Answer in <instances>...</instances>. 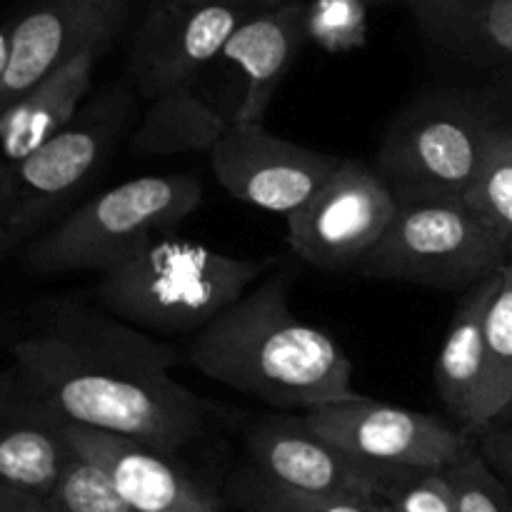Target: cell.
I'll return each instance as SVG.
<instances>
[{"mask_svg":"<svg viewBox=\"0 0 512 512\" xmlns=\"http://www.w3.org/2000/svg\"><path fill=\"white\" fill-rule=\"evenodd\" d=\"M270 260L238 258L163 238L100 278L95 295L113 318L153 335H195L238 303Z\"/></svg>","mask_w":512,"mask_h":512,"instance_id":"obj_3","label":"cell"},{"mask_svg":"<svg viewBox=\"0 0 512 512\" xmlns=\"http://www.w3.org/2000/svg\"><path fill=\"white\" fill-rule=\"evenodd\" d=\"M130 95L108 90L28 158L0 163V263L48 233L110 160L130 113Z\"/></svg>","mask_w":512,"mask_h":512,"instance_id":"obj_6","label":"cell"},{"mask_svg":"<svg viewBox=\"0 0 512 512\" xmlns=\"http://www.w3.org/2000/svg\"><path fill=\"white\" fill-rule=\"evenodd\" d=\"M255 10L260 8L233 0H153L130 48L128 65L138 93L155 100L190 88Z\"/></svg>","mask_w":512,"mask_h":512,"instance_id":"obj_10","label":"cell"},{"mask_svg":"<svg viewBox=\"0 0 512 512\" xmlns=\"http://www.w3.org/2000/svg\"><path fill=\"white\" fill-rule=\"evenodd\" d=\"M0 512H53L43 498L0 488Z\"/></svg>","mask_w":512,"mask_h":512,"instance_id":"obj_30","label":"cell"},{"mask_svg":"<svg viewBox=\"0 0 512 512\" xmlns=\"http://www.w3.org/2000/svg\"><path fill=\"white\" fill-rule=\"evenodd\" d=\"M228 125L230 120H225L190 85L150 100L143 123L135 133V148L150 155H210Z\"/></svg>","mask_w":512,"mask_h":512,"instance_id":"obj_19","label":"cell"},{"mask_svg":"<svg viewBox=\"0 0 512 512\" xmlns=\"http://www.w3.org/2000/svg\"><path fill=\"white\" fill-rule=\"evenodd\" d=\"M498 108V100L475 90H433L405 105L375 160L395 200L463 198L490 135L505 123Z\"/></svg>","mask_w":512,"mask_h":512,"instance_id":"obj_5","label":"cell"},{"mask_svg":"<svg viewBox=\"0 0 512 512\" xmlns=\"http://www.w3.org/2000/svg\"><path fill=\"white\" fill-rule=\"evenodd\" d=\"M480 45L512 60V0H488L480 23Z\"/></svg>","mask_w":512,"mask_h":512,"instance_id":"obj_28","label":"cell"},{"mask_svg":"<svg viewBox=\"0 0 512 512\" xmlns=\"http://www.w3.org/2000/svg\"><path fill=\"white\" fill-rule=\"evenodd\" d=\"M128 10L130 0H35L10 23L3 108L70 60L103 55L123 30Z\"/></svg>","mask_w":512,"mask_h":512,"instance_id":"obj_13","label":"cell"},{"mask_svg":"<svg viewBox=\"0 0 512 512\" xmlns=\"http://www.w3.org/2000/svg\"><path fill=\"white\" fill-rule=\"evenodd\" d=\"M233 495L235 503L240 505V512H385L383 505L363 503V500L308 495L280 488V485L260 478L250 468L235 475Z\"/></svg>","mask_w":512,"mask_h":512,"instance_id":"obj_23","label":"cell"},{"mask_svg":"<svg viewBox=\"0 0 512 512\" xmlns=\"http://www.w3.org/2000/svg\"><path fill=\"white\" fill-rule=\"evenodd\" d=\"M505 255H508V263L512 265V238L505 243Z\"/></svg>","mask_w":512,"mask_h":512,"instance_id":"obj_35","label":"cell"},{"mask_svg":"<svg viewBox=\"0 0 512 512\" xmlns=\"http://www.w3.org/2000/svg\"><path fill=\"white\" fill-rule=\"evenodd\" d=\"M480 455L493 468V473L508 485L512 493V425L510 428H488L475 438Z\"/></svg>","mask_w":512,"mask_h":512,"instance_id":"obj_29","label":"cell"},{"mask_svg":"<svg viewBox=\"0 0 512 512\" xmlns=\"http://www.w3.org/2000/svg\"><path fill=\"white\" fill-rule=\"evenodd\" d=\"M445 473L458 495L460 512H512V493L485 463L475 438Z\"/></svg>","mask_w":512,"mask_h":512,"instance_id":"obj_25","label":"cell"},{"mask_svg":"<svg viewBox=\"0 0 512 512\" xmlns=\"http://www.w3.org/2000/svg\"><path fill=\"white\" fill-rule=\"evenodd\" d=\"M250 470L260 478L308 495H330L383 505L403 470L368 463L335 448L308 428L303 415H263L245 433Z\"/></svg>","mask_w":512,"mask_h":512,"instance_id":"obj_11","label":"cell"},{"mask_svg":"<svg viewBox=\"0 0 512 512\" xmlns=\"http://www.w3.org/2000/svg\"><path fill=\"white\" fill-rule=\"evenodd\" d=\"M512 405V265L500 268V285L485 315V378L478 403V430L493 428Z\"/></svg>","mask_w":512,"mask_h":512,"instance_id":"obj_20","label":"cell"},{"mask_svg":"<svg viewBox=\"0 0 512 512\" xmlns=\"http://www.w3.org/2000/svg\"><path fill=\"white\" fill-rule=\"evenodd\" d=\"M420 30L438 48L463 58H480V23L488 0H403Z\"/></svg>","mask_w":512,"mask_h":512,"instance_id":"obj_22","label":"cell"},{"mask_svg":"<svg viewBox=\"0 0 512 512\" xmlns=\"http://www.w3.org/2000/svg\"><path fill=\"white\" fill-rule=\"evenodd\" d=\"M178 350L113 315L63 308L13 345L25 383L70 425L178 455L208 423L203 400L170 375Z\"/></svg>","mask_w":512,"mask_h":512,"instance_id":"obj_1","label":"cell"},{"mask_svg":"<svg viewBox=\"0 0 512 512\" xmlns=\"http://www.w3.org/2000/svg\"><path fill=\"white\" fill-rule=\"evenodd\" d=\"M498 285L500 270L460 293L433 370L435 390L445 413L473 438L485 378V315Z\"/></svg>","mask_w":512,"mask_h":512,"instance_id":"obj_17","label":"cell"},{"mask_svg":"<svg viewBox=\"0 0 512 512\" xmlns=\"http://www.w3.org/2000/svg\"><path fill=\"white\" fill-rule=\"evenodd\" d=\"M290 275L255 283L190 340L205 378L278 410H310L355 398L353 360L325 330L290 310Z\"/></svg>","mask_w":512,"mask_h":512,"instance_id":"obj_2","label":"cell"},{"mask_svg":"<svg viewBox=\"0 0 512 512\" xmlns=\"http://www.w3.org/2000/svg\"><path fill=\"white\" fill-rule=\"evenodd\" d=\"M203 180L195 173L130 178L70 210L60 223L23 250L25 265L40 275L98 270L110 273L198 213Z\"/></svg>","mask_w":512,"mask_h":512,"instance_id":"obj_4","label":"cell"},{"mask_svg":"<svg viewBox=\"0 0 512 512\" xmlns=\"http://www.w3.org/2000/svg\"><path fill=\"white\" fill-rule=\"evenodd\" d=\"M75 458L68 423L15 370L0 375V488L48 498Z\"/></svg>","mask_w":512,"mask_h":512,"instance_id":"obj_15","label":"cell"},{"mask_svg":"<svg viewBox=\"0 0 512 512\" xmlns=\"http://www.w3.org/2000/svg\"><path fill=\"white\" fill-rule=\"evenodd\" d=\"M503 265L505 245L463 198H420L398 203L388 233L358 270L375 280L465 293Z\"/></svg>","mask_w":512,"mask_h":512,"instance_id":"obj_7","label":"cell"},{"mask_svg":"<svg viewBox=\"0 0 512 512\" xmlns=\"http://www.w3.org/2000/svg\"><path fill=\"white\" fill-rule=\"evenodd\" d=\"M345 158L278 138L265 123H235L210 153V168L225 193L265 213L285 215L303 208Z\"/></svg>","mask_w":512,"mask_h":512,"instance_id":"obj_12","label":"cell"},{"mask_svg":"<svg viewBox=\"0 0 512 512\" xmlns=\"http://www.w3.org/2000/svg\"><path fill=\"white\" fill-rule=\"evenodd\" d=\"M365 5H385V3H403V0H363Z\"/></svg>","mask_w":512,"mask_h":512,"instance_id":"obj_34","label":"cell"},{"mask_svg":"<svg viewBox=\"0 0 512 512\" xmlns=\"http://www.w3.org/2000/svg\"><path fill=\"white\" fill-rule=\"evenodd\" d=\"M475 218L500 240L512 238V123L505 120L490 135L483 163L463 195Z\"/></svg>","mask_w":512,"mask_h":512,"instance_id":"obj_21","label":"cell"},{"mask_svg":"<svg viewBox=\"0 0 512 512\" xmlns=\"http://www.w3.org/2000/svg\"><path fill=\"white\" fill-rule=\"evenodd\" d=\"M10 65V25H0V108H3L5 78H8Z\"/></svg>","mask_w":512,"mask_h":512,"instance_id":"obj_31","label":"cell"},{"mask_svg":"<svg viewBox=\"0 0 512 512\" xmlns=\"http://www.w3.org/2000/svg\"><path fill=\"white\" fill-rule=\"evenodd\" d=\"M308 38V3L290 0L260 8L230 35L220 60L235 65L245 78L243 98L230 120L263 123L275 93Z\"/></svg>","mask_w":512,"mask_h":512,"instance_id":"obj_16","label":"cell"},{"mask_svg":"<svg viewBox=\"0 0 512 512\" xmlns=\"http://www.w3.org/2000/svg\"><path fill=\"white\" fill-rule=\"evenodd\" d=\"M385 512H460L445 470H403L383 498Z\"/></svg>","mask_w":512,"mask_h":512,"instance_id":"obj_26","label":"cell"},{"mask_svg":"<svg viewBox=\"0 0 512 512\" xmlns=\"http://www.w3.org/2000/svg\"><path fill=\"white\" fill-rule=\"evenodd\" d=\"M505 418H512V405H510V410H508V413H505Z\"/></svg>","mask_w":512,"mask_h":512,"instance_id":"obj_36","label":"cell"},{"mask_svg":"<svg viewBox=\"0 0 512 512\" xmlns=\"http://www.w3.org/2000/svg\"><path fill=\"white\" fill-rule=\"evenodd\" d=\"M495 100H498V103L510 105L512 108V60L508 63V68L503 70V75H500L498 95H495Z\"/></svg>","mask_w":512,"mask_h":512,"instance_id":"obj_32","label":"cell"},{"mask_svg":"<svg viewBox=\"0 0 512 512\" xmlns=\"http://www.w3.org/2000/svg\"><path fill=\"white\" fill-rule=\"evenodd\" d=\"M45 503L53 512H140L125 503L108 478L80 455L70 460Z\"/></svg>","mask_w":512,"mask_h":512,"instance_id":"obj_24","label":"cell"},{"mask_svg":"<svg viewBox=\"0 0 512 512\" xmlns=\"http://www.w3.org/2000/svg\"><path fill=\"white\" fill-rule=\"evenodd\" d=\"M363 0H315L308 5V38L328 50H350L363 43Z\"/></svg>","mask_w":512,"mask_h":512,"instance_id":"obj_27","label":"cell"},{"mask_svg":"<svg viewBox=\"0 0 512 512\" xmlns=\"http://www.w3.org/2000/svg\"><path fill=\"white\" fill-rule=\"evenodd\" d=\"M398 200L378 170L345 158L338 173L285 218L288 243L300 260L320 270L360 268L383 240Z\"/></svg>","mask_w":512,"mask_h":512,"instance_id":"obj_8","label":"cell"},{"mask_svg":"<svg viewBox=\"0 0 512 512\" xmlns=\"http://www.w3.org/2000/svg\"><path fill=\"white\" fill-rule=\"evenodd\" d=\"M100 55L85 53L50 73L0 113V163L28 158L58 138L83 110Z\"/></svg>","mask_w":512,"mask_h":512,"instance_id":"obj_18","label":"cell"},{"mask_svg":"<svg viewBox=\"0 0 512 512\" xmlns=\"http://www.w3.org/2000/svg\"><path fill=\"white\" fill-rule=\"evenodd\" d=\"M303 418L335 448L390 468L445 470L473 440L438 415L380 403L368 395L310 408Z\"/></svg>","mask_w":512,"mask_h":512,"instance_id":"obj_9","label":"cell"},{"mask_svg":"<svg viewBox=\"0 0 512 512\" xmlns=\"http://www.w3.org/2000/svg\"><path fill=\"white\" fill-rule=\"evenodd\" d=\"M75 455L88 460L113 485L115 493L140 512H223V500L178 463L123 435L68 423Z\"/></svg>","mask_w":512,"mask_h":512,"instance_id":"obj_14","label":"cell"},{"mask_svg":"<svg viewBox=\"0 0 512 512\" xmlns=\"http://www.w3.org/2000/svg\"><path fill=\"white\" fill-rule=\"evenodd\" d=\"M233 3L250 5V8H275V5L290 3V0H233Z\"/></svg>","mask_w":512,"mask_h":512,"instance_id":"obj_33","label":"cell"}]
</instances>
